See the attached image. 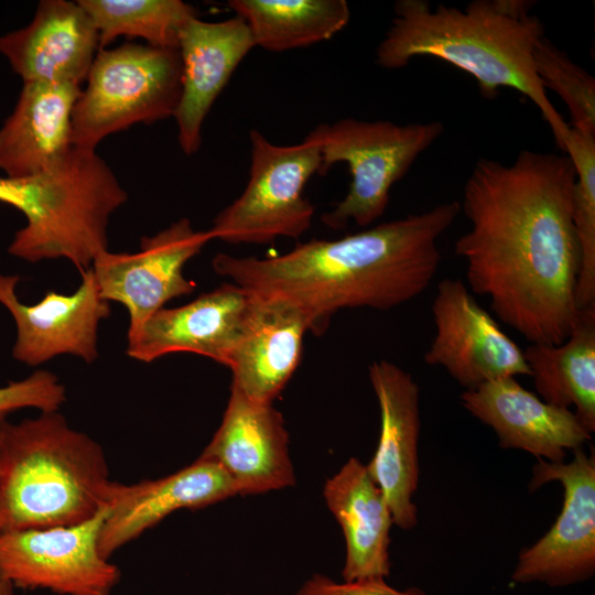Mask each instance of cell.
I'll list each match as a JSON object with an SVG mask.
<instances>
[{
	"label": "cell",
	"instance_id": "5bb4252c",
	"mask_svg": "<svg viewBox=\"0 0 595 595\" xmlns=\"http://www.w3.org/2000/svg\"><path fill=\"white\" fill-rule=\"evenodd\" d=\"M368 376L380 410V435L366 467L388 502L393 523L411 530L418 523L413 497L419 484V386L411 374L385 359L371 363Z\"/></svg>",
	"mask_w": 595,
	"mask_h": 595
},
{
	"label": "cell",
	"instance_id": "4dcf8cb0",
	"mask_svg": "<svg viewBox=\"0 0 595 595\" xmlns=\"http://www.w3.org/2000/svg\"><path fill=\"white\" fill-rule=\"evenodd\" d=\"M0 595H14L13 585L2 577H0Z\"/></svg>",
	"mask_w": 595,
	"mask_h": 595
},
{
	"label": "cell",
	"instance_id": "ac0fdd59",
	"mask_svg": "<svg viewBox=\"0 0 595 595\" xmlns=\"http://www.w3.org/2000/svg\"><path fill=\"white\" fill-rule=\"evenodd\" d=\"M461 402L495 431L500 447L521 450L538 459L564 462L567 451L582 447L592 437L574 412L539 399L515 377L465 390Z\"/></svg>",
	"mask_w": 595,
	"mask_h": 595
},
{
	"label": "cell",
	"instance_id": "44dd1931",
	"mask_svg": "<svg viewBox=\"0 0 595 595\" xmlns=\"http://www.w3.org/2000/svg\"><path fill=\"white\" fill-rule=\"evenodd\" d=\"M252 296L228 368L231 386L253 401L272 403L296 370L312 324L304 311L284 299Z\"/></svg>",
	"mask_w": 595,
	"mask_h": 595
},
{
	"label": "cell",
	"instance_id": "484cf974",
	"mask_svg": "<svg viewBox=\"0 0 595 595\" xmlns=\"http://www.w3.org/2000/svg\"><path fill=\"white\" fill-rule=\"evenodd\" d=\"M91 19L100 50L118 36L140 37L148 45L177 48L181 30L197 17L181 0H78Z\"/></svg>",
	"mask_w": 595,
	"mask_h": 595
},
{
	"label": "cell",
	"instance_id": "d4e9b609",
	"mask_svg": "<svg viewBox=\"0 0 595 595\" xmlns=\"http://www.w3.org/2000/svg\"><path fill=\"white\" fill-rule=\"evenodd\" d=\"M227 6L247 23L255 45L270 52L329 40L350 19L345 0H229Z\"/></svg>",
	"mask_w": 595,
	"mask_h": 595
},
{
	"label": "cell",
	"instance_id": "f546056e",
	"mask_svg": "<svg viewBox=\"0 0 595 595\" xmlns=\"http://www.w3.org/2000/svg\"><path fill=\"white\" fill-rule=\"evenodd\" d=\"M294 595H428L419 587L397 589L385 578H366L340 583L322 574H314L305 581Z\"/></svg>",
	"mask_w": 595,
	"mask_h": 595
},
{
	"label": "cell",
	"instance_id": "8992f818",
	"mask_svg": "<svg viewBox=\"0 0 595 595\" xmlns=\"http://www.w3.org/2000/svg\"><path fill=\"white\" fill-rule=\"evenodd\" d=\"M74 107L73 145L95 150L107 136L174 117L182 90L178 48L125 43L97 53Z\"/></svg>",
	"mask_w": 595,
	"mask_h": 595
},
{
	"label": "cell",
	"instance_id": "d6986e66",
	"mask_svg": "<svg viewBox=\"0 0 595 595\" xmlns=\"http://www.w3.org/2000/svg\"><path fill=\"white\" fill-rule=\"evenodd\" d=\"M256 47L247 23L235 15L219 22L194 17L181 30L182 90L174 118L184 154L202 144V127L213 104L247 54Z\"/></svg>",
	"mask_w": 595,
	"mask_h": 595
},
{
	"label": "cell",
	"instance_id": "52a82bcc",
	"mask_svg": "<svg viewBox=\"0 0 595 595\" xmlns=\"http://www.w3.org/2000/svg\"><path fill=\"white\" fill-rule=\"evenodd\" d=\"M313 130L321 140L318 174H326L336 163H345L351 175L346 196L321 217L326 226L342 229L349 220L365 227L383 215L393 184L442 136L444 125L343 118Z\"/></svg>",
	"mask_w": 595,
	"mask_h": 595
},
{
	"label": "cell",
	"instance_id": "3957f363",
	"mask_svg": "<svg viewBox=\"0 0 595 595\" xmlns=\"http://www.w3.org/2000/svg\"><path fill=\"white\" fill-rule=\"evenodd\" d=\"M529 0H474L464 10L426 0H398L394 18L376 50V63L386 69L405 67L430 56L470 75L480 94L494 98L499 88L529 98L548 122L564 151L570 132L551 104L533 65V47L544 35L541 20L531 14Z\"/></svg>",
	"mask_w": 595,
	"mask_h": 595
},
{
	"label": "cell",
	"instance_id": "83f0119b",
	"mask_svg": "<svg viewBox=\"0 0 595 595\" xmlns=\"http://www.w3.org/2000/svg\"><path fill=\"white\" fill-rule=\"evenodd\" d=\"M533 65L544 89L565 102L570 127L595 133V78L544 35L533 47Z\"/></svg>",
	"mask_w": 595,
	"mask_h": 595
},
{
	"label": "cell",
	"instance_id": "9a60e30c",
	"mask_svg": "<svg viewBox=\"0 0 595 595\" xmlns=\"http://www.w3.org/2000/svg\"><path fill=\"white\" fill-rule=\"evenodd\" d=\"M252 300L251 293L228 282L183 306L163 307L127 333L126 353L144 363L194 353L228 367Z\"/></svg>",
	"mask_w": 595,
	"mask_h": 595
},
{
	"label": "cell",
	"instance_id": "ffe728a7",
	"mask_svg": "<svg viewBox=\"0 0 595 595\" xmlns=\"http://www.w3.org/2000/svg\"><path fill=\"white\" fill-rule=\"evenodd\" d=\"M99 50L98 32L77 1L43 0L29 25L0 36V53L23 83L80 86Z\"/></svg>",
	"mask_w": 595,
	"mask_h": 595
},
{
	"label": "cell",
	"instance_id": "30bf717a",
	"mask_svg": "<svg viewBox=\"0 0 595 595\" xmlns=\"http://www.w3.org/2000/svg\"><path fill=\"white\" fill-rule=\"evenodd\" d=\"M565 463L538 459L530 491L559 482L562 509L552 527L521 550L511 578L519 584L543 583L562 587L589 580L595 573V455L582 447Z\"/></svg>",
	"mask_w": 595,
	"mask_h": 595
},
{
	"label": "cell",
	"instance_id": "e0dca14e",
	"mask_svg": "<svg viewBox=\"0 0 595 595\" xmlns=\"http://www.w3.org/2000/svg\"><path fill=\"white\" fill-rule=\"evenodd\" d=\"M235 495L236 486L226 472L202 458L158 479L111 482L99 531V551L110 560L115 552L172 512L204 508Z\"/></svg>",
	"mask_w": 595,
	"mask_h": 595
},
{
	"label": "cell",
	"instance_id": "7a4b0ae2",
	"mask_svg": "<svg viewBox=\"0 0 595 595\" xmlns=\"http://www.w3.org/2000/svg\"><path fill=\"white\" fill-rule=\"evenodd\" d=\"M459 213L452 201L340 239L299 242L277 257L218 253L212 266L249 293L295 304L321 334L339 310H390L424 292L442 260L437 241Z\"/></svg>",
	"mask_w": 595,
	"mask_h": 595
},
{
	"label": "cell",
	"instance_id": "8fae6325",
	"mask_svg": "<svg viewBox=\"0 0 595 595\" xmlns=\"http://www.w3.org/2000/svg\"><path fill=\"white\" fill-rule=\"evenodd\" d=\"M431 309L435 336L423 356L425 364L443 367L466 390L531 375L523 350L480 306L463 280L440 281Z\"/></svg>",
	"mask_w": 595,
	"mask_h": 595
},
{
	"label": "cell",
	"instance_id": "4fadbf2b",
	"mask_svg": "<svg viewBox=\"0 0 595 595\" xmlns=\"http://www.w3.org/2000/svg\"><path fill=\"white\" fill-rule=\"evenodd\" d=\"M80 275L74 293L47 291L40 302L24 304L17 295L20 278L0 274V304L17 326L15 360L34 367L64 354L88 364L97 359L98 325L110 315V305L101 296L91 269L80 271Z\"/></svg>",
	"mask_w": 595,
	"mask_h": 595
},
{
	"label": "cell",
	"instance_id": "6da1fadb",
	"mask_svg": "<svg viewBox=\"0 0 595 595\" xmlns=\"http://www.w3.org/2000/svg\"><path fill=\"white\" fill-rule=\"evenodd\" d=\"M574 181L565 153L523 150L509 165L478 160L464 186L461 212L470 227L454 252L468 286L530 344L562 343L581 311Z\"/></svg>",
	"mask_w": 595,
	"mask_h": 595
},
{
	"label": "cell",
	"instance_id": "2e32d148",
	"mask_svg": "<svg viewBox=\"0 0 595 595\" xmlns=\"http://www.w3.org/2000/svg\"><path fill=\"white\" fill-rule=\"evenodd\" d=\"M198 458L218 465L238 495L263 494L295 483L289 434L272 403H260L231 386L221 420Z\"/></svg>",
	"mask_w": 595,
	"mask_h": 595
},
{
	"label": "cell",
	"instance_id": "9c48e42d",
	"mask_svg": "<svg viewBox=\"0 0 595 595\" xmlns=\"http://www.w3.org/2000/svg\"><path fill=\"white\" fill-rule=\"evenodd\" d=\"M106 513L107 507L73 526L0 532V577L14 588L111 595L121 572L99 551Z\"/></svg>",
	"mask_w": 595,
	"mask_h": 595
},
{
	"label": "cell",
	"instance_id": "603a6c76",
	"mask_svg": "<svg viewBox=\"0 0 595 595\" xmlns=\"http://www.w3.org/2000/svg\"><path fill=\"white\" fill-rule=\"evenodd\" d=\"M323 495L345 537L343 580L386 578L390 574L393 520L388 502L366 465L350 457L327 479Z\"/></svg>",
	"mask_w": 595,
	"mask_h": 595
},
{
	"label": "cell",
	"instance_id": "ba28073f",
	"mask_svg": "<svg viewBox=\"0 0 595 595\" xmlns=\"http://www.w3.org/2000/svg\"><path fill=\"white\" fill-rule=\"evenodd\" d=\"M250 171L241 195L225 207L208 230L212 239L264 245L279 237L298 239L311 226L315 207L304 197L321 167V140L314 130L293 145L271 143L251 129Z\"/></svg>",
	"mask_w": 595,
	"mask_h": 595
},
{
	"label": "cell",
	"instance_id": "f1b7e54d",
	"mask_svg": "<svg viewBox=\"0 0 595 595\" xmlns=\"http://www.w3.org/2000/svg\"><path fill=\"white\" fill-rule=\"evenodd\" d=\"M65 400L66 390L58 377L47 370H36L22 380L0 387V421L24 408L60 411Z\"/></svg>",
	"mask_w": 595,
	"mask_h": 595
},
{
	"label": "cell",
	"instance_id": "cb8c5ba5",
	"mask_svg": "<svg viewBox=\"0 0 595 595\" xmlns=\"http://www.w3.org/2000/svg\"><path fill=\"white\" fill-rule=\"evenodd\" d=\"M523 350L537 392L550 404L570 409L595 431V306L581 309L565 340L530 344Z\"/></svg>",
	"mask_w": 595,
	"mask_h": 595
},
{
	"label": "cell",
	"instance_id": "5b68a950",
	"mask_svg": "<svg viewBox=\"0 0 595 595\" xmlns=\"http://www.w3.org/2000/svg\"><path fill=\"white\" fill-rule=\"evenodd\" d=\"M127 199L126 191L96 151L75 145L41 174L0 177V202L26 218L9 253L33 263L64 258L79 272L87 270L108 250L109 218Z\"/></svg>",
	"mask_w": 595,
	"mask_h": 595
},
{
	"label": "cell",
	"instance_id": "7c38bea8",
	"mask_svg": "<svg viewBox=\"0 0 595 595\" xmlns=\"http://www.w3.org/2000/svg\"><path fill=\"white\" fill-rule=\"evenodd\" d=\"M212 240L181 218L151 237H142L140 251L99 255L90 269L101 296L122 304L129 314L128 332L176 298L191 294L196 285L183 270L187 261Z\"/></svg>",
	"mask_w": 595,
	"mask_h": 595
},
{
	"label": "cell",
	"instance_id": "7402d4cb",
	"mask_svg": "<svg viewBox=\"0 0 595 595\" xmlns=\"http://www.w3.org/2000/svg\"><path fill=\"white\" fill-rule=\"evenodd\" d=\"M80 91L73 84L23 83L12 113L0 128V170L6 176L41 174L71 151L72 117Z\"/></svg>",
	"mask_w": 595,
	"mask_h": 595
},
{
	"label": "cell",
	"instance_id": "4316f807",
	"mask_svg": "<svg viewBox=\"0 0 595 595\" xmlns=\"http://www.w3.org/2000/svg\"><path fill=\"white\" fill-rule=\"evenodd\" d=\"M564 153L575 170L571 205L581 253L576 286L581 310L595 306V133L570 127Z\"/></svg>",
	"mask_w": 595,
	"mask_h": 595
},
{
	"label": "cell",
	"instance_id": "277c9868",
	"mask_svg": "<svg viewBox=\"0 0 595 595\" xmlns=\"http://www.w3.org/2000/svg\"><path fill=\"white\" fill-rule=\"evenodd\" d=\"M111 482L101 445L60 411L0 421V532L87 521Z\"/></svg>",
	"mask_w": 595,
	"mask_h": 595
}]
</instances>
